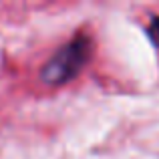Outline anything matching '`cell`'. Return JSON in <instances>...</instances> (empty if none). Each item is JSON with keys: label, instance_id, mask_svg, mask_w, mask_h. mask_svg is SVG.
Instances as JSON below:
<instances>
[{"label": "cell", "instance_id": "6da1fadb", "mask_svg": "<svg viewBox=\"0 0 159 159\" xmlns=\"http://www.w3.org/2000/svg\"><path fill=\"white\" fill-rule=\"evenodd\" d=\"M89 52H91V39L87 34H77L65 47L58 48L51 61L44 65L43 73H40L43 81L48 85L69 83L83 69V65L89 58Z\"/></svg>", "mask_w": 159, "mask_h": 159}, {"label": "cell", "instance_id": "7a4b0ae2", "mask_svg": "<svg viewBox=\"0 0 159 159\" xmlns=\"http://www.w3.org/2000/svg\"><path fill=\"white\" fill-rule=\"evenodd\" d=\"M149 36H151V40L155 44H159V16L151 20V24H149Z\"/></svg>", "mask_w": 159, "mask_h": 159}]
</instances>
